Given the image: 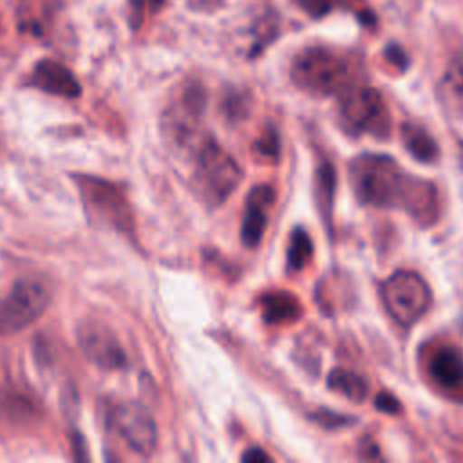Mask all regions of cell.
Segmentation results:
<instances>
[{
	"instance_id": "e0dca14e",
	"label": "cell",
	"mask_w": 463,
	"mask_h": 463,
	"mask_svg": "<svg viewBox=\"0 0 463 463\" xmlns=\"http://www.w3.org/2000/svg\"><path fill=\"white\" fill-rule=\"evenodd\" d=\"M327 385L351 402H364L369 392L367 382L349 369H333L327 376Z\"/></svg>"
},
{
	"instance_id": "ba28073f",
	"label": "cell",
	"mask_w": 463,
	"mask_h": 463,
	"mask_svg": "<svg viewBox=\"0 0 463 463\" xmlns=\"http://www.w3.org/2000/svg\"><path fill=\"white\" fill-rule=\"evenodd\" d=\"M112 425L118 436L139 456H150L157 445V427L139 402H121L114 407Z\"/></svg>"
},
{
	"instance_id": "d4e9b609",
	"label": "cell",
	"mask_w": 463,
	"mask_h": 463,
	"mask_svg": "<svg viewBox=\"0 0 463 463\" xmlns=\"http://www.w3.org/2000/svg\"><path fill=\"white\" fill-rule=\"evenodd\" d=\"M461 161H463V143H461Z\"/></svg>"
},
{
	"instance_id": "8992f818",
	"label": "cell",
	"mask_w": 463,
	"mask_h": 463,
	"mask_svg": "<svg viewBox=\"0 0 463 463\" xmlns=\"http://www.w3.org/2000/svg\"><path fill=\"white\" fill-rule=\"evenodd\" d=\"M51 291L36 279H20L0 300V335L31 326L49 306Z\"/></svg>"
},
{
	"instance_id": "9a60e30c",
	"label": "cell",
	"mask_w": 463,
	"mask_h": 463,
	"mask_svg": "<svg viewBox=\"0 0 463 463\" xmlns=\"http://www.w3.org/2000/svg\"><path fill=\"white\" fill-rule=\"evenodd\" d=\"M400 134H402L403 146L418 161L432 163L438 157V154H439L438 143L423 127H420L416 123H403Z\"/></svg>"
},
{
	"instance_id": "2e32d148",
	"label": "cell",
	"mask_w": 463,
	"mask_h": 463,
	"mask_svg": "<svg viewBox=\"0 0 463 463\" xmlns=\"http://www.w3.org/2000/svg\"><path fill=\"white\" fill-rule=\"evenodd\" d=\"M335 190H336V174L333 165L326 161L315 172V201L322 215V221L324 224H327V228H331V219H333Z\"/></svg>"
},
{
	"instance_id": "d6986e66",
	"label": "cell",
	"mask_w": 463,
	"mask_h": 463,
	"mask_svg": "<svg viewBox=\"0 0 463 463\" xmlns=\"http://www.w3.org/2000/svg\"><path fill=\"white\" fill-rule=\"evenodd\" d=\"M441 87L445 101L459 118H463V67L454 65L452 69H449Z\"/></svg>"
},
{
	"instance_id": "8fae6325",
	"label": "cell",
	"mask_w": 463,
	"mask_h": 463,
	"mask_svg": "<svg viewBox=\"0 0 463 463\" xmlns=\"http://www.w3.org/2000/svg\"><path fill=\"white\" fill-rule=\"evenodd\" d=\"M275 190L269 184H259L250 190L241 224V239L248 248H257L268 226V213L275 203Z\"/></svg>"
},
{
	"instance_id": "52a82bcc",
	"label": "cell",
	"mask_w": 463,
	"mask_h": 463,
	"mask_svg": "<svg viewBox=\"0 0 463 463\" xmlns=\"http://www.w3.org/2000/svg\"><path fill=\"white\" fill-rule=\"evenodd\" d=\"M78 184L85 203L98 217H101L119 232L132 233L134 230L132 212L123 192L116 184L105 179L90 177V175L78 177Z\"/></svg>"
},
{
	"instance_id": "ffe728a7",
	"label": "cell",
	"mask_w": 463,
	"mask_h": 463,
	"mask_svg": "<svg viewBox=\"0 0 463 463\" xmlns=\"http://www.w3.org/2000/svg\"><path fill=\"white\" fill-rule=\"evenodd\" d=\"M31 402L18 392H0V412L14 418H29L31 416Z\"/></svg>"
},
{
	"instance_id": "30bf717a",
	"label": "cell",
	"mask_w": 463,
	"mask_h": 463,
	"mask_svg": "<svg viewBox=\"0 0 463 463\" xmlns=\"http://www.w3.org/2000/svg\"><path fill=\"white\" fill-rule=\"evenodd\" d=\"M83 354L103 369H121L127 365V354L114 333L101 322L85 320L76 331Z\"/></svg>"
},
{
	"instance_id": "5bb4252c",
	"label": "cell",
	"mask_w": 463,
	"mask_h": 463,
	"mask_svg": "<svg viewBox=\"0 0 463 463\" xmlns=\"http://www.w3.org/2000/svg\"><path fill=\"white\" fill-rule=\"evenodd\" d=\"M260 307H262V317L268 324L293 322L302 313L298 298H295L291 293H286V291H275V293L264 295L260 298Z\"/></svg>"
},
{
	"instance_id": "44dd1931",
	"label": "cell",
	"mask_w": 463,
	"mask_h": 463,
	"mask_svg": "<svg viewBox=\"0 0 463 463\" xmlns=\"http://www.w3.org/2000/svg\"><path fill=\"white\" fill-rule=\"evenodd\" d=\"M279 136L275 130H266L253 145V152L260 161H275L279 157Z\"/></svg>"
},
{
	"instance_id": "7c38bea8",
	"label": "cell",
	"mask_w": 463,
	"mask_h": 463,
	"mask_svg": "<svg viewBox=\"0 0 463 463\" xmlns=\"http://www.w3.org/2000/svg\"><path fill=\"white\" fill-rule=\"evenodd\" d=\"M29 83L43 92L61 98H78L81 94L76 76L63 63L54 60H40L31 72Z\"/></svg>"
},
{
	"instance_id": "4fadbf2b",
	"label": "cell",
	"mask_w": 463,
	"mask_h": 463,
	"mask_svg": "<svg viewBox=\"0 0 463 463\" xmlns=\"http://www.w3.org/2000/svg\"><path fill=\"white\" fill-rule=\"evenodd\" d=\"M429 374L443 391L463 389V354L456 347H438L429 360Z\"/></svg>"
},
{
	"instance_id": "9c48e42d",
	"label": "cell",
	"mask_w": 463,
	"mask_h": 463,
	"mask_svg": "<svg viewBox=\"0 0 463 463\" xmlns=\"http://www.w3.org/2000/svg\"><path fill=\"white\" fill-rule=\"evenodd\" d=\"M204 110V90L201 85H186L179 98L165 112V132L175 143L184 146L197 132Z\"/></svg>"
},
{
	"instance_id": "cb8c5ba5",
	"label": "cell",
	"mask_w": 463,
	"mask_h": 463,
	"mask_svg": "<svg viewBox=\"0 0 463 463\" xmlns=\"http://www.w3.org/2000/svg\"><path fill=\"white\" fill-rule=\"evenodd\" d=\"M242 461H246V463H268V461H271V456L268 452H264L262 449L255 447V449H250L248 452L242 454Z\"/></svg>"
},
{
	"instance_id": "6da1fadb",
	"label": "cell",
	"mask_w": 463,
	"mask_h": 463,
	"mask_svg": "<svg viewBox=\"0 0 463 463\" xmlns=\"http://www.w3.org/2000/svg\"><path fill=\"white\" fill-rule=\"evenodd\" d=\"M349 183L362 204L402 208L421 226H430L438 219L439 201L434 183L409 175L389 156H356L349 165Z\"/></svg>"
},
{
	"instance_id": "3957f363",
	"label": "cell",
	"mask_w": 463,
	"mask_h": 463,
	"mask_svg": "<svg viewBox=\"0 0 463 463\" xmlns=\"http://www.w3.org/2000/svg\"><path fill=\"white\" fill-rule=\"evenodd\" d=\"M241 179V166L219 146V143L208 139L199 146L194 166V186L206 204H222L237 188Z\"/></svg>"
},
{
	"instance_id": "277c9868",
	"label": "cell",
	"mask_w": 463,
	"mask_h": 463,
	"mask_svg": "<svg viewBox=\"0 0 463 463\" xmlns=\"http://www.w3.org/2000/svg\"><path fill=\"white\" fill-rule=\"evenodd\" d=\"M340 125L353 136L371 134L387 139L391 116L380 92L373 87H347L340 99Z\"/></svg>"
},
{
	"instance_id": "ac0fdd59",
	"label": "cell",
	"mask_w": 463,
	"mask_h": 463,
	"mask_svg": "<svg viewBox=\"0 0 463 463\" xmlns=\"http://www.w3.org/2000/svg\"><path fill=\"white\" fill-rule=\"evenodd\" d=\"M313 255V244L302 228L293 230L288 244V269L300 271Z\"/></svg>"
},
{
	"instance_id": "7402d4cb",
	"label": "cell",
	"mask_w": 463,
	"mask_h": 463,
	"mask_svg": "<svg viewBox=\"0 0 463 463\" xmlns=\"http://www.w3.org/2000/svg\"><path fill=\"white\" fill-rule=\"evenodd\" d=\"M374 405H376L378 411H383V412H389V414H394V412H398V409H400L398 400H396L394 396H391L389 392L378 394L376 400H374Z\"/></svg>"
},
{
	"instance_id": "7a4b0ae2",
	"label": "cell",
	"mask_w": 463,
	"mask_h": 463,
	"mask_svg": "<svg viewBox=\"0 0 463 463\" xmlns=\"http://www.w3.org/2000/svg\"><path fill=\"white\" fill-rule=\"evenodd\" d=\"M351 76V63L342 54L326 47L304 49L291 63L293 83L317 96L344 92L349 87Z\"/></svg>"
},
{
	"instance_id": "5b68a950",
	"label": "cell",
	"mask_w": 463,
	"mask_h": 463,
	"mask_svg": "<svg viewBox=\"0 0 463 463\" xmlns=\"http://www.w3.org/2000/svg\"><path fill=\"white\" fill-rule=\"evenodd\" d=\"M382 298L394 322L411 327L427 313L430 306V289L418 273L402 269L392 273L382 284Z\"/></svg>"
},
{
	"instance_id": "603a6c76",
	"label": "cell",
	"mask_w": 463,
	"mask_h": 463,
	"mask_svg": "<svg viewBox=\"0 0 463 463\" xmlns=\"http://www.w3.org/2000/svg\"><path fill=\"white\" fill-rule=\"evenodd\" d=\"M295 2L313 16H322L329 9L327 0H295Z\"/></svg>"
}]
</instances>
